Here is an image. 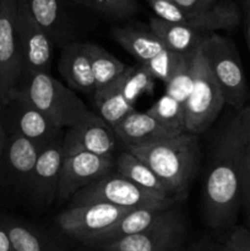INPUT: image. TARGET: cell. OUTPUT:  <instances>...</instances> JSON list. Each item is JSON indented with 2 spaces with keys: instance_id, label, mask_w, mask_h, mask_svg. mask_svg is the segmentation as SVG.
Masks as SVG:
<instances>
[{
  "instance_id": "cell-23",
  "label": "cell",
  "mask_w": 250,
  "mask_h": 251,
  "mask_svg": "<svg viewBox=\"0 0 250 251\" xmlns=\"http://www.w3.org/2000/svg\"><path fill=\"white\" fill-rule=\"evenodd\" d=\"M150 29L158 37L166 49L180 54L194 53L207 36L184 25L171 24L154 16L150 19Z\"/></svg>"
},
{
  "instance_id": "cell-36",
  "label": "cell",
  "mask_w": 250,
  "mask_h": 251,
  "mask_svg": "<svg viewBox=\"0 0 250 251\" xmlns=\"http://www.w3.org/2000/svg\"><path fill=\"white\" fill-rule=\"evenodd\" d=\"M7 141V132L5 130L4 125H2L1 120H0V159H1L2 153H4L5 146H6Z\"/></svg>"
},
{
  "instance_id": "cell-31",
  "label": "cell",
  "mask_w": 250,
  "mask_h": 251,
  "mask_svg": "<svg viewBox=\"0 0 250 251\" xmlns=\"http://www.w3.org/2000/svg\"><path fill=\"white\" fill-rule=\"evenodd\" d=\"M225 245L232 251H250V230L244 227H234Z\"/></svg>"
},
{
  "instance_id": "cell-21",
  "label": "cell",
  "mask_w": 250,
  "mask_h": 251,
  "mask_svg": "<svg viewBox=\"0 0 250 251\" xmlns=\"http://www.w3.org/2000/svg\"><path fill=\"white\" fill-rule=\"evenodd\" d=\"M41 150L31 140L16 132H11L7 134L6 146L0 161H5L12 174L29 188Z\"/></svg>"
},
{
  "instance_id": "cell-8",
  "label": "cell",
  "mask_w": 250,
  "mask_h": 251,
  "mask_svg": "<svg viewBox=\"0 0 250 251\" xmlns=\"http://www.w3.org/2000/svg\"><path fill=\"white\" fill-rule=\"evenodd\" d=\"M20 0H0V107L17 96L24 78V61L17 37Z\"/></svg>"
},
{
  "instance_id": "cell-13",
  "label": "cell",
  "mask_w": 250,
  "mask_h": 251,
  "mask_svg": "<svg viewBox=\"0 0 250 251\" xmlns=\"http://www.w3.org/2000/svg\"><path fill=\"white\" fill-rule=\"evenodd\" d=\"M17 37L24 61V76L50 74L54 43L34 21L25 0H20L17 7Z\"/></svg>"
},
{
  "instance_id": "cell-24",
  "label": "cell",
  "mask_w": 250,
  "mask_h": 251,
  "mask_svg": "<svg viewBox=\"0 0 250 251\" xmlns=\"http://www.w3.org/2000/svg\"><path fill=\"white\" fill-rule=\"evenodd\" d=\"M114 167L117 168V173H119L131 183L136 184L140 188L153 191V193L169 195L166 186L157 178L152 169L126 150L115 158Z\"/></svg>"
},
{
  "instance_id": "cell-33",
  "label": "cell",
  "mask_w": 250,
  "mask_h": 251,
  "mask_svg": "<svg viewBox=\"0 0 250 251\" xmlns=\"http://www.w3.org/2000/svg\"><path fill=\"white\" fill-rule=\"evenodd\" d=\"M171 1L189 14H200L211 9L218 0H171Z\"/></svg>"
},
{
  "instance_id": "cell-11",
  "label": "cell",
  "mask_w": 250,
  "mask_h": 251,
  "mask_svg": "<svg viewBox=\"0 0 250 251\" xmlns=\"http://www.w3.org/2000/svg\"><path fill=\"white\" fill-rule=\"evenodd\" d=\"M129 211L107 203L70 206L56 217V225L64 234L86 244L113 227Z\"/></svg>"
},
{
  "instance_id": "cell-4",
  "label": "cell",
  "mask_w": 250,
  "mask_h": 251,
  "mask_svg": "<svg viewBox=\"0 0 250 251\" xmlns=\"http://www.w3.org/2000/svg\"><path fill=\"white\" fill-rule=\"evenodd\" d=\"M175 199L161 193L146 190L131 183L119 173L107 174L71 199V206L107 203L124 210L135 208H171Z\"/></svg>"
},
{
  "instance_id": "cell-12",
  "label": "cell",
  "mask_w": 250,
  "mask_h": 251,
  "mask_svg": "<svg viewBox=\"0 0 250 251\" xmlns=\"http://www.w3.org/2000/svg\"><path fill=\"white\" fill-rule=\"evenodd\" d=\"M114 157H103L83 151L64 153L56 199L59 203L73 199L78 191L109 174Z\"/></svg>"
},
{
  "instance_id": "cell-25",
  "label": "cell",
  "mask_w": 250,
  "mask_h": 251,
  "mask_svg": "<svg viewBox=\"0 0 250 251\" xmlns=\"http://www.w3.org/2000/svg\"><path fill=\"white\" fill-rule=\"evenodd\" d=\"M85 46L88 56H90L96 92L114 82L127 69V65H125L123 61H120L119 59L115 58L113 54H110L109 51L105 50L98 44L85 42Z\"/></svg>"
},
{
  "instance_id": "cell-15",
  "label": "cell",
  "mask_w": 250,
  "mask_h": 251,
  "mask_svg": "<svg viewBox=\"0 0 250 251\" xmlns=\"http://www.w3.org/2000/svg\"><path fill=\"white\" fill-rule=\"evenodd\" d=\"M63 159L64 149L61 137L47 145L39 152L29 189L37 201L44 205H49L56 199Z\"/></svg>"
},
{
  "instance_id": "cell-2",
  "label": "cell",
  "mask_w": 250,
  "mask_h": 251,
  "mask_svg": "<svg viewBox=\"0 0 250 251\" xmlns=\"http://www.w3.org/2000/svg\"><path fill=\"white\" fill-rule=\"evenodd\" d=\"M125 150L152 169L173 199L185 195L199 168L198 135L190 132L135 145Z\"/></svg>"
},
{
  "instance_id": "cell-17",
  "label": "cell",
  "mask_w": 250,
  "mask_h": 251,
  "mask_svg": "<svg viewBox=\"0 0 250 251\" xmlns=\"http://www.w3.org/2000/svg\"><path fill=\"white\" fill-rule=\"evenodd\" d=\"M58 69L71 90L88 96L95 95V78L85 43L73 42L66 44L61 50Z\"/></svg>"
},
{
  "instance_id": "cell-6",
  "label": "cell",
  "mask_w": 250,
  "mask_h": 251,
  "mask_svg": "<svg viewBox=\"0 0 250 251\" xmlns=\"http://www.w3.org/2000/svg\"><path fill=\"white\" fill-rule=\"evenodd\" d=\"M194 86L185 104L186 132L199 135L207 131L225 105V97L215 80L200 46L194 54Z\"/></svg>"
},
{
  "instance_id": "cell-39",
  "label": "cell",
  "mask_w": 250,
  "mask_h": 251,
  "mask_svg": "<svg viewBox=\"0 0 250 251\" xmlns=\"http://www.w3.org/2000/svg\"><path fill=\"white\" fill-rule=\"evenodd\" d=\"M96 251H113V250H107V249H98V250H96Z\"/></svg>"
},
{
  "instance_id": "cell-29",
  "label": "cell",
  "mask_w": 250,
  "mask_h": 251,
  "mask_svg": "<svg viewBox=\"0 0 250 251\" xmlns=\"http://www.w3.org/2000/svg\"><path fill=\"white\" fill-rule=\"evenodd\" d=\"M81 5L112 20H125L134 16L139 5L136 0H65Z\"/></svg>"
},
{
  "instance_id": "cell-37",
  "label": "cell",
  "mask_w": 250,
  "mask_h": 251,
  "mask_svg": "<svg viewBox=\"0 0 250 251\" xmlns=\"http://www.w3.org/2000/svg\"><path fill=\"white\" fill-rule=\"evenodd\" d=\"M247 152L248 154H250V124L248 127V140H247Z\"/></svg>"
},
{
  "instance_id": "cell-7",
  "label": "cell",
  "mask_w": 250,
  "mask_h": 251,
  "mask_svg": "<svg viewBox=\"0 0 250 251\" xmlns=\"http://www.w3.org/2000/svg\"><path fill=\"white\" fill-rule=\"evenodd\" d=\"M153 88L154 78L144 64L127 66L114 82L95 93L93 98L98 115L114 127L120 120L134 112L137 100L144 93H152Z\"/></svg>"
},
{
  "instance_id": "cell-10",
  "label": "cell",
  "mask_w": 250,
  "mask_h": 251,
  "mask_svg": "<svg viewBox=\"0 0 250 251\" xmlns=\"http://www.w3.org/2000/svg\"><path fill=\"white\" fill-rule=\"evenodd\" d=\"M186 235L184 217L174 207L168 208L163 217L139 234L122 238L98 249L113 251H179Z\"/></svg>"
},
{
  "instance_id": "cell-32",
  "label": "cell",
  "mask_w": 250,
  "mask_h": 251,
  "mask_svg": "<svg viewBox=\"0 0 250 251\" xmlns=\"http://www.w3.org/2000/svg\"><path fill=\"white\" fill-rule=\"evenodd\" d=\"M242 208L250 227V154L245 153L242 176ZM250 230V229H249Z\"/></svg>"
},
{
  "instance_id": "cell-35",
  "label": "cell",
  "mask_w": 250,
  "mask_h": 251,
  "mask_svg": "<svg viewBox=\"0 0 250 251\" xmlns=\"http://www.w3.org/2000/svg\"><path fill=\"white\" fill-rule=\"evenodd\" d=\"M0 251H14L11 243H10L9 235H7L6 228H5L2 217L0 216Z\"/></svg>"
},
{
  "instance_id": "cell-22",
  "label": "cell",
  "mask_w": 250,
  "mask_h": 251,
  "mask_svg": "<svg viewBox=\"0 0 250 251\" xmlns=\"http://www.w3.org/2000/svg\"><path fill=\"white\" fill-rule=\"evenodd\" d=\"M112 36L123 49L135 56L141 64L147 63L166 49L151 29L146 31L135 26H117L112 28Z\"/></svg>"
},
{
  "instance_id": "cell-38",
  "label": "cell",
  "mask_w": 250,
  "mask_h": 251,
  "mask_svg": "<svg viewBox=\"0 0 250 251\" xmlns=\"http://www.w3.org/2000/svg\"><path fill=\"white\" fill-rule=\"evenodd\" d=\"M210 251H232V250H230L227 245H223V247H218V248H216V249L210 250Z\"/></svg>"
},
{
  "instance_id": "cell-5",
  "label": "cell",
  "mask_w": 250,
  "mask_h": 251,
  "mask_svg": "<svg viewBox=\"0 0 250 251\" xmlns=\"http://www.w3.org/2000/svg\"><path fill=\"white\" fill-rule=\"evenodd\" d=\"M215 80L225 97V104L240 110L248 104L249 88L239 53L234 43L220 33H211L200 44Z\"/></svg>"
},
{
  "instance_id": "cell-19",
  "label": "cell",
  "mask_w": 250,
  "mask_h": 251,
  "mask_svg": "<svg viewBox=\"0 0 250 251\" xmlns=\"http://www.w3.org/2000/svg\"><path fill=\"white\" fill-rule=\"evenodd\" d=\"M168 208H135L125 213L113 227L88 240L85 245L100 248L122 238L139 234L156 225Z\"/></svg>"
},
{
  "instance_id": "cell-16",
  "label": "cell",
  "mask_w": 250,
  "mask_h": 251,
  "mask_svg": "<svg viewBox=\"0 0 250 251\" xmlns=\"http://www.w3.org/2000/svg\"><path fill=\"white\" fill-rule=\"evenodd\" d=\"M15 105V130L12 132L22 135L31 140L39 149H44L47 145L60 139V130L56 127L46 115L29 104L28 102L16 96L11 100Z\"/></svg>"
},
{
  "instance_id": "cell-20",
  "label": "cell",
  "mask_w": 250,
  "mask_h": 251,
  "mask_svg": "<svg viewBox=\"0 0 250 251\" xmlns=\"http://www.w3.org/2000/svg\"><path fill=\"white\" fill-rule=\"evenodd\" d=\"M113 129L118 140L125 145V149L173 136L149 113L137 110L127 114Z\"/></svg>"
},
{
  "instance_id": "cell-34",
  "label": "cell",
  "mask_w": 250,
  "mask_h": 251,
  "mask_svg": "<svg viewBox=\"0 0 250 251\" xmlns=\"http://www.w3.org/2000/svg\"><path fill=\"white\" fill-rule=\"evenodd\" d=\"M238 6L242 12V21L244 24L247 41L250 49V0H238Z\"/></svg>"
},
{
  "instance_id": "cell-28",
  "label": "cell",
  "mask_w": 250,
  "mask_h": 251,
  "mask_svg": "<svg viewBox=\"0 0 250 251\" xmlns=\"http://www.w3.org/2000/svg\"><path fill=\"white\" fill-rule=\"evenodd\" d=\"M195 51L191 54H180L164 49L144 65L154 80L162 81L166 85L179 70L193 60Z\"/></svg>"
},
{
  "instance_id": "cell-26",
  "label": "cell",
  "mask_w": 250,
  "mask_h": 251,
  "mask_svg": "<svg viewBox=\"0 0 250 251\" xmlns=\"http://www.w3.org/2000/svg\"><path fill=\"white\" fill-rule=\"evenodd\" d=\"M2 222L14 251H60L43 235L22 223L9 217H2Z\"/></svg>"
},
{
  "instance_id": "cell-30",
  "label": "cell",
  "mask_w": 250,
  "mask_h": 251,
  "mask_svg": "<svg viewBox=\"0 0 250 251\" xmlns=\"http://www.w3.org/2000/svg\"><path fill=\"white\" fill-rule=\"evenodd\" d=\"M194 58L188 65L179 70L168 82L166 83V95L171 96L181 104H185L186 100L190 96L194 86Z\"/></svg>"
},
{
  "instance_id": "cell-27",
  "label": "cell",
  "mask_w": 250,
  "mask_h": 251,
  "mask_svg": "<svg viewBox=\"0 0 250 251\" xmlns=\"http://www.w3.org/2000/svg\"><path fill=\"white\" fill-rule=\"evenodd\" d=\"M159 124L166 127L173 136L186 132L185 107L171 96L164 93L156 103L147 110Z\"/></svg>"
},
{
  "instance_id": "cell-14",
  "label": "cell",
  "mask_w": 250,
  "mask_h": 251,
  "mask_svg": "<svg viewBox=\"0 0 250 251\" xmlns=\"http://www.w3.org/2000/svg\"><path fill=\"white\" fill-rule=\"evenodd\" d=\"M118 142L114 129L100 115L91 112L68 130L63 137V149L64 153L83 151L103 157H114Z\"/></svg>"
},
{
  "instance_id": "cell-3",
  "label": "cell",
  "mask_w": 250,
  "mask_h": 251,
  "mask_svg": "<svg viewBox=\"0 0 250 251\" xmlns=\"http://www.w3.org/2000/svg\"><path fill=\"white\" fill-rule=\"evenodd\" d=\"M17 96L43 113L59 129H70L91 113L74 90L47 73L24 76Z\"/></svg>"
},
{
  "instance_id": "cell-9",
  "label": "cell",
  "mask_w": 250,
  "mask_h": 251,
  "mask_svg": "<svg viewBox=\"0 0 250 251\" xmlns=\"http://www.w3.org/2000/svg\"><path fill=\"white\" fill-rule=\"evenodd\" d=\"M147 4L157 19L184 25L202 34L234 29L242 22V12L234 0H218L211 9L200 14H189L171 0H147Z\"/></svg>"
},
{
  "instance_id": "cell-18",
  "label": "cell",
  "mask_w": 250,
  "mask_h": 251,
  "mask_svg": "<svg viewBox=\"0 0 250 251\" xmlns=\"http://www.w3.org/2000/svg\"><path fill=\"white\" fill-rule=\"evenodd\" d=\"M34 21L53 43L68 38L73 32V20L65 9V0H25Z\"/></svg>"
},
{
  "instance_id": "cell-1",
  "label": "cell",
  "mask_w": 250,
  "mask_h": 251,
  "mask_svg": "<svg viewBox=\"0 0 250 251\" xmlns=\"http://www.w3.org/2000/svg\"><path fill=\"white\" fill-rule=\"evenodd\" d=\"M250 104L235 110L216 140L202 189L203 215L213 229L234 225L242 208L243 164L247 153Z\"/></svg>"
}]
</instances>
